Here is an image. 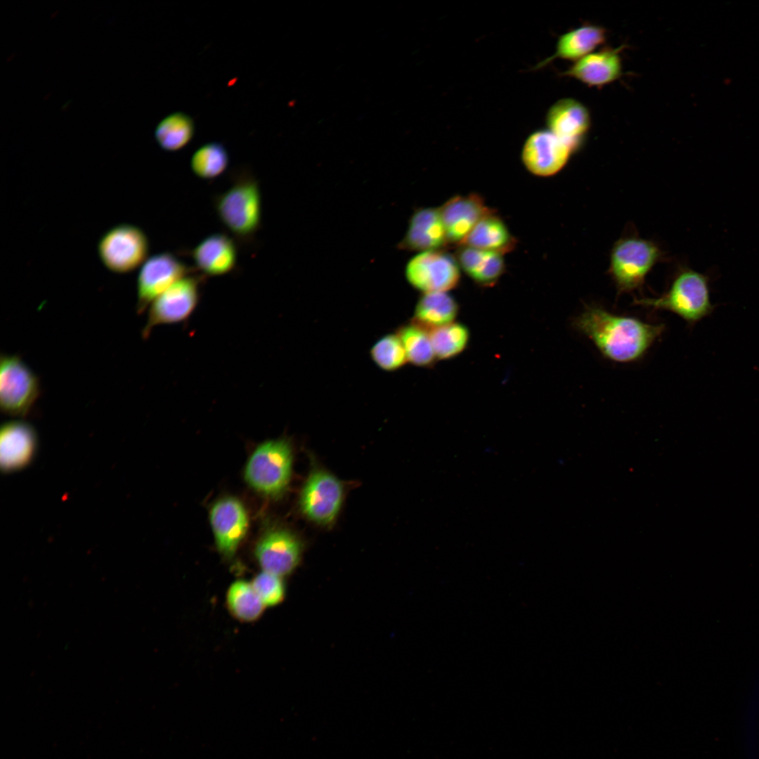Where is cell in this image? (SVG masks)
<instances>
[{
	"instance_id": "obj_1",
	"label": "cell",
	"mask_w": 759,
	"mask_h": 759,
	"mask_svg": "<svg viewBox=\"0 0 759 759\" xmlns=\"http://www.w3.org/2000/svg\"><path fill=\"white\" fill-rule=\"evenodd\" d=\"M573 325L606 358L624 363L642 358L665 328L663 324L612 313L596 304L585 305Z\"/></svg>"
},
{
	"instance_id": "obj_2",
	"label": "cell",
	"mask_w": 759,
	"mask_h": 759,
	"mask_svg": "<svg viewBox=\"0 0 759 759\" xmlns=\"http://www.w3.org/2000/svg\"><path fill=\"white\" fill-rule=\"evenodd\" d=\"M222 225L241 242L253 240L262 222V195L257 177L247 169L234 174L231 184L212 200Z\"/></svg>"
},
{
	"instance_id": "obj_3",
	"label": "cell",
	"mask_w": 759,
	"mask_h": 759,
	"mask_svg": "<svg viewBox=\"0 0 759 759\" xmlns=\"http://www.w3.org/2000/svg\"><path fill=\"white\" fill-rule=\"evenodd\" d=\"M711 279L692 268H680L667 292L656 298L635 299L633 304L653 310L670 311L692 327L711 316L718 305L711 301Z\"/></svg>"
},
{
	"instance_id": "obj_4",
	"label": "cell",
	"mask_w": 759,
	"mask_h": 759,
	"mask_svg": "<svg viewBox=\"0 0 759 759\" xmlns=\"http://www.w3.org/2000/svg\"><path fill=\"white\" fill-rule=\"evenodd\" d=\"M663 258L651 240L630 235L616 241L611 251L608 273L618 294L640 289L653 266Z\"/></svg>"
},
{
	"instance_id": "obj_5",
	"label": "cell",
	"mask_w": 759,
	"mask_h": 759,
	"mask_svg": "<svg viewBox=\"0 0 759 759\" xmlns=\"http://www.w3.org/2000/svg\"><path fill=\"white\" fill-rule=\"evenodd\" d=\"M150 242L138 226L121 223L105 231L97 245L103 265L110 271L124 274L141 267L149 257Z\"/></svg>"
},
{
	"instance_id": "obj_6",
	"label": "cell",
	"mask_w": 759,
	"mask_h": 759,
	"mask_svg": "<svg viewBox=\"0 0 759 759\" xmlns=\"http://www.w3.org/2000/svg\"><path fill=\"white\" fill-rule=\"evenodd\" d=\"M292 462L291 448L286 441H266L249 458L245 478L256 490L268 495H279L289 483Z\"/></svg>"
},
{
	"instance_id": "obj_7",
	"label": "cell",
	"mask_w": 759,
	"mask_h": 759,
	"mask_svg": "<svg viewBox=\"0 0 759 759\" xmlns=\"http://www.w3.org/2000/svg\"><path fill=\"white\" fill-rule=\"evenodd\" d=\"M40 394L38 377L17 355L0 358V407L6 415L25 417Z\"/></svg>"
},
{
	"instance_id": "obj_8",
	"label": "cell",
	"mask_w": 759,
	"mask_h": 759,
	"mask_svg": "<svg viewBox=\"0 0 759 759\" xmlns=\"http://www.w3.org/2000/svg\"><path fill=\"white\" fill-rule=\"evenodd\" d=\"M205 278L201 274H188L157 297L150 305L142 337H148L157 325L186 320L199 302L201 283Z\"/></svg>"
},
{
	"instance_id": "obj_9",
	"label": "cell",
	"mask_w": 759,
	"mask_h": 759,
	"mask_svg": "<svg viewBox=\"0 0 759 759\" xmlns=\"http://www.w3.org/2000/svg\"><path fill=\"white\" fill-rule=\"evenodd\" d=\"M406 275L410 285L423 293L445 292L455 288L460 280L459 264L442 250L422 252L408 262Z\"/></svg>"
},
{
	"instance_id": "obj_10",
	"label": "cell",
	"mask_w": 759,
	"mask_h": 759,
	"mask_svg": "<svg viewBox=\"0 0 759 759\" xmlns=\"http://www.w3.org/2000/svg\"><path fill=\"white\" fill-rule=\"evenodd\" d=\"M193 272L171 252H163L149 257L140 267L137 276V312L142 313L157 297Z\"/></svg>"
},
{
	"instance_id": "obj_11",
	"label": "cell",
	"mask_w": 759,
	"mask_h": 759,
	"mask_svg": "<svg viewBox=\"0 0 759 759\" xmlns=\"http://www.w3.org/2000/svg\"><path fill=\"white\" fill-rule=\"evenodd\" d=\"M343 496L342 484L335 476L325 471L316 470L304 486L300 505L310 520L327 525L336 518Z\"/></svg>"
},
{
	"instance_id": "obj_12",
	"label": "cell",
	"mask_w": 759,
	"mask_h": 759,
	"mask_svg": "<svg viewBox=\"0 0 759 759\" xmlns=\"http://www.w3.org/2000/svg\"><path fill=\"white\" fill-rule=\"evenodd\" d=\"M575 151L547 129H538L525 141L521 160L531 174L547 177L561 171Z\"/></svg>"
},
{
	"instance_id": "obj_13",
	"label": "cell",
	"mask_w": 759,
	"mask_h": 759,
	"mask_svg": "<svg viewBox=\"0 0 759 759\" xmlns=\"http://www.w3.org/2000/svg\"><path fill=\"white\" fill-rule=\"evenodd\" d=\"M302 547L292 533L276 530L265 534L254 550L257 562L261 571L282 578L291 574L301 556Z\"/></svg>"
},
{
	"instance_id": "obj_14",
	"label": "cell",
	"mask_w": 759,
	"mask_h": 759,
	"mask_svg": "<svg viewBox=\"0 0 759 759\" xmlns=\"http://www.w3.org/2000/svg\"><path fill=\"white\" fill-rule=\"evenodd\" d=\"M37 435L34 427L23 420L4 423L0 430V467L12 473L27 467L36 455Z\"/></svg>"
},
{
	"instance_id": "obj_15",
	"label": "cell",
	"mask_w": 759,
	"mask_h": 759,
	"mask_svg": "<svg viewBox=\"0 0 759 759\" xmlns=\"http://www.w3.org/2000/svg\"><path fill=\"white\" fill-rule=\"evenodd\" d=\"M210 522L219 550L226 557H232L247 529L244 507L233 498L221 500L210 511Z\"/></svg>"
},
{
	"instance_id": "obj_16",
	"label": "cell",
	"mask_w": 759,
	"mask_h": 759,
	"mask_svg": "<svg viewBox=\"0 0 759 759\" xmlns=\"http://www.w3.org/2000/svg\"><path fill=\"white\" fill-rule=\"evenodd\" d=\"M623 46L593 51L574 62L561 76L575 79L589 87L602 88L623 74L621 51Z\"/></svg>"
},
{
	"instance_id": "obj_17",
	"label": "cell",
	"mask_w": 759,
	"mask_h": 759,
	"mask_svg": "<svg viewBox=\"0 0 759 759\" xmlns=\"http://www.w3.org/2000/svg\"><path fill=\"white\" fill-rule=\"evenodd\" d=\"M545 122L548 130L575 150L581 145L591 126L588 109L572 98H561L552 104Z\"/></svg>"
},
{
	"instance_id": "obj_18",
	"label": "cell",
	"mask_w": 759,
	"mask_h": 759,
	"mask_svg": "<svg viewBox=\"0 0 759 759\" xmlns=\"http://www.w3.org/2000/svg\"><path fill=\"white\" fill-rule=\"evenodd\" d=\"M195 270L205 276H221L231 272L238 261L234 238L214 233L204 238L190 252Z\"/></svg>"
},
{
	"instance_id": "obj_19",
	"label": "cell",
	"mask_w": 759,
	"mask_h": 759,
	"mask_svg": "<svg viewBox=\"0 0 759 759\" xmlns=\"http://www.w3.org/2000/svg\"><path fill=\"white\" fill-rule=\"evenodd\" d=\"M439 211L448 242L460 245L468 233L485 215L493 212L478 194L450 197Z\"/></svg>"
},
{
	"instance_id": "obj_20",
	"label": "cell",
	"mask_w": 759,
	"mask_h": 759,
	"mask_svg": "<svg viewBox=\"0 0 759 759\" xmlns=\"http://www.w3.org/2000/svg\"><path fill=\"white\" fill-rule=\"evenodd\" d=\"M448 242L439 209H420L413 215L401 247L414 251L440 250Z\"/></svg>"
},
{
	"instance_id": "obj_21",
	"label": "cell",
	"mask_w": 759,
	"mask_h": 759,
	"mask_svg": "<svg viewBox=\"0 0 759 759\" xmlns=\"http://www.w3.org/2000/svg\"><path fill=\"white\" fill-rule=\"evenodd\" d=\"M606 34V30L597 25L585 24L573 29L559 37L554 53L538 63L534 69H540L558 58L574 63L603 44Z\"/></svg>"
},
{
	"instance_id": "obj_22",
	"label": "cell",
	"mask_w": 759,
	"mask_h": 759,
	"mask_svg": "<svg viewBox=\"0 0 759 759\" xmlns=\"http://www.w3.org/2000/svg\"><path fill=\"white\" fill-rule=\"evenodd\" d=\"M460 268L477 285L492 287L505 271L502 254L460 245L456 254Z\"/></svg>"
},
{
	"instance_id": "obj_23",
	"label": "cell",
	"mask_w": 759,
	"mask_h": 759,
	"mask_svg": "<svg viewBox=\"0 0 759 759\" xmlns=\"http://www.w3.org/2000/svg\"><path fill=\"white\" fill-rule=\"evenodd\" d=\"M515 244L505 223L493 211L477 222L460 245L503 254L510 252Z\"/></svg>"
},
{
	"instance_id": "obj_24",
	"label": "cell",
	"mask_w": 759,
	"mask_h": 759,
	"mask_svg": "<svg viewBox=\"0 0 759 759\" xmlns=\"http://www.w3.org/2000/svg\"><path fill=\"white\" fill-rule=\"evenodd\" d=\"M458 313V303L448 292L423 293L417 302L413 323L429 330L455 322Z\"/></svg>"
},
{
	"instance_id": "obj_25",
	"label": "cell",
	"mask_w": 759,
	"mask_h": 759,
	"mask_svg": "<svg viewBox=\"0 0 759 759\" xmlns=\"http://www.w3.org/2000/svg\"><path fill=\"white\" fill-rule=\"evenodd\" d=\"M195 131V122L192 117L183 112H175L157 124L154 136L162 150L176 152L191 141Z\"/></svg>"
},
{
	"instance_id": "obj_26",
	"label": "cell",
	"mask_w": 759,
	"mask_h": 759,
	"mask_svg": "<svg viewBox=\"0 0 759 759\" xmlns=\"http://www.w3.org/2000/svg\"><path fill=\"white\" fill-rule=\"evenodd\" d=\"M226 604L230 614L242 623L256 621L266 609L251 581L244 579L236 580L229 585Z\"/></svg>"
},
{
	"instance_id": "obj_27",
	"label": "cell",
	"mask_w": 759,
	"mask_h": 759,
	"mask_svg": "<svg viewBox=\"0 0 759 759\" xmlns=\"http://www.w3.org/2000/svg\"><path fill=\"white\" fill-rule=\"evenodd\" d=\"M229 155L220 142L212 141L199 147L192 155L190 167L193 174L202 180H213L227 169Z\"/></svg>"
},
{
	"instance_id": "obj_28",
	"label": "cell",
	"mask_w": 759,
	"mask_h": 759,
	"mask_svg": "<svg viewBox=\"0 0 759 759\" xmlns=\"http://www.w3.org/2000/svg\"><path fill=\"white\" fill-rule=\"evenodd\" d=\"M428 331L437 360H449L461 354L470 339L469 328L457 321Z\"/></svg>"
},
{
	"instance_id": "obj_29",
	"label": "cell",
	"mask_w": 759,
	"mask_h": 759,
	"mask_svg": "<svg viewBox=\"0 0 759 759\" xmlns=\"http://www.w3.org/2000/svg\"><path fill=\"white\" fill-rule=\"evenodd\" d=\"M408 361L413 365L429 368L437 361L429 331L412 323L401 327L398 332Z\"/></svg>"
},
{
	"instance_id": "obj_30",
	"label": "cell",
	"mask_w": 759,
	"mask_h": 759,
	"mask_svg": "<svg viewBox=\"0 0 759 759\" xmlns=\"http://www.w3.org/2000/svg\"><path fill=\"white\" fill-rule=\"evenodd\" d=\"M370 356L375 364L385 371H394L408 361L402 342L398 334H388L372 346Z\"/></svg>"
},
{
	"instance_id": "obj_31",
	"label": "cell",
	"mask_w": 759,
	"mask_h": 759,
	"mask_svg": "<svg viewBox=\"0 0 759 759\" xmlns=\"http://www.w3.org/2000/svg\"><path fill=\"white\" fill-rule=\"evenodd\" d=\"M251 583L266 608L278 605L285 597V585L280 576L261 571Z\"/></svg>"
}]
</instances>
